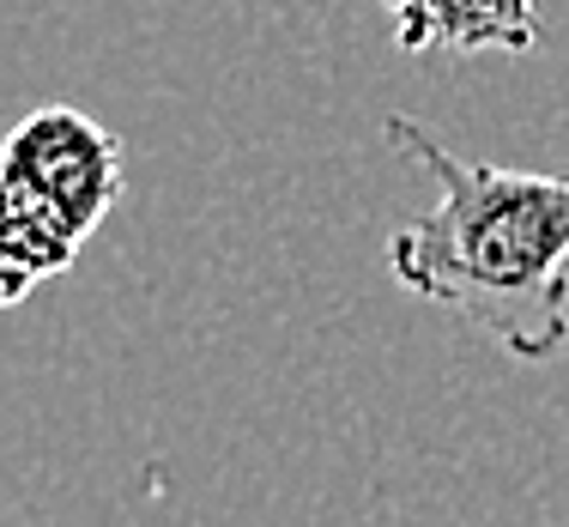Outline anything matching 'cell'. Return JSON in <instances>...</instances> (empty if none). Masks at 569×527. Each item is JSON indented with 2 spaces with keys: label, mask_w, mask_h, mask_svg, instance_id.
Returning <instances> with one entry per match:
<instances>
[{
  "label": "cell",
  "mask_w": 569,
  "mask_h": 527,
  "mask_svg": "<svg viewBox=\"0 0 569 527\" xmlns=\"http://www.w3.org/2000/svg\"><path fill=\"white\" fill-rule=\"evenodd\" d=\"M382 140L437 182V207L388 237L395 279L509 358H558L569 346V176L460 158L412 116H388Z\"/></svg>",
  "instance_id": "1"
},
{
  "label": "cell",
  "mask_w": 569,
  "mask_h": 527,
  "mask_svg": "<svg viewBox=\"0 0 569 527\" xmlns=\"http://www.w3.org/2000/svg\"><path fill=\"white\" fill-rule=\"evenodd\" d=\"M0 176L49 225L86 242L121 200V140L98 116L49 103L0 140Z\"/></svg>",
  "instance_id": "2"
},
{
  "label": "cell",
  "mask_w": 569,
  "mask_h": 527,
  "mask_svg": "<svg viewBox=\"0 0 569 527\" xmlns=\"http://www.w3.org/2000/svg\"><path fill=\"white\" fill-rule=\"evenodd\" d=\"M395 12L400 49H455V56H533V0H382Z\"/></svg>",
  "instance_id": "3"
},
{
  "label": "cell",
  "mask_w": 569,
  "mask_h": 527,
  "mask_svg": "<svg viewBox=\"0 0 569 527\" xmlns=\"http://www.w3.org/2000/svg\"><path fill=\"white\" fill-rule=\"evenodd\" d=\"M79 237H67L61 225H49L31 200L12 195V182L0 176V309L19 304L31 286L56 279L73 267Z\"/></svg>",
  "instance_id": "4"
}]
</instances>
